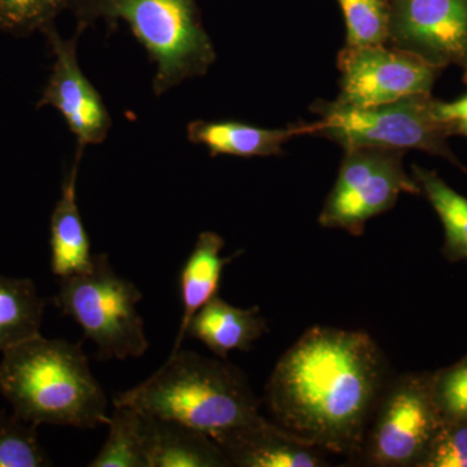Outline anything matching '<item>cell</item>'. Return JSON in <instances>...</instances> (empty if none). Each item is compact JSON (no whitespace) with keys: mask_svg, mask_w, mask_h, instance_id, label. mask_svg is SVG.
Listing matches in <instances>:
<instances>
[{"mask_svg":"<svg viewBox=\"0 0 467 467\" xmlns=\"http://www.w3.org/2000/svg\"><path fill=\"white\" fill-rule=\"evenodd\" d=\"M405 150L350 147L318 223L361 236L368 221L395 207L401 193L420 195V184L404 168Z\"/></svg>","mask_w":467,"mask_h":467,"instance_id":"obj_8","label":"cell"},{"mask_svg":"<svg viewBox=\"0 0 467 467\" xmlns=\"http://www.w3.org/2000/svg\"><path fill=\"white\" fill-rule=\"evenodd\" d=\"M411 175L441 218L445 259L451 263L467 261V198L451 189L434 171L413 164Z\"/></svg>","mask_w":467,"mask_h":467,"instance_id":"obj_19","label":"cell"},{"mask_svg":"<svg viewBox=\"0 0 467 467\" xmlns=\"http://www.w3.org/2000/svg\"><path fill=\"white\" fill-rule=\"evenodd\" d=\"M436 113L441 121L451 125L453 133L454 126L467 124V95L451 103L436 100Z\"/></svg>","mask_w":467,"mask_h":467,"instance_id":"obj_26","label":"cell"},{"mask_svg":"<svg viewBox=\"0 0 467 467\" xmlns=\"http://www.w3.org/2000/svg\"><path fill=\"white\" fill-rule=\"evenodd\" d=\"M389 45L445 69L467 85V0H389Z\"/></svg>","mask_w":467,"mask_h":467,"instance_id":"obj_10","label":"cell"},{"mask_svg":"<svg viewBox=\"0 0 467 467\" xmlns=\"http://www.w3.org/2000/svg\"><path fill=\"white\" fill-rule=\"evenodd\" d=\"M230 465L238 467L327 466L326 451L259 416L212 435Z\"/></svg>","mask_w":467,"mask_h":467,"instance_id":"obj_12","label":"cell"},{"mask_svg":"<svg viewBox=\"0 0 467 467\" xmlns=\"http://www.w3.org/2000/svg\"><path fill=\"white\" fill-rule=\"evenodd\" d=\"M346 20V46L389 45V0H337Z\"/></svg>","mask_w":467,"mask_h":467,"instance_id":"obj_22","label":"cell"},{"mask_svg":"<svg viewBox=\"0 0 467 467\" xmlns=\"http://www.w3.org/2000/svg\"><path fill=\"white\" fill-rule=\"evenodd\" d=\"M442 422L432 393L431 373L393 378L380 396L353 461L364 466L420 467Z\"/></svg>","mask_w":467,"mask_h":467,"instance_id":"obj_7","label":"cell"},{"mask_svg":"<svg viewBox=\"0 0 467 467\" xmlns=\"http://www.w3.org/2000/svg\"><path fill=\"white\" fill-rule=\"evenodd\" d=\"M48 303L33 279L0 275V353L42 335Z\"/></svg>","mask_w":467,"mask_h":467,"instance_id":"obj_18","label":"cell"},{"mask_svg":"<svg viewBox=\"0 0 467 467\" xmlns=\"http://www.w3.org/2000/svg\"><path fill=\"white\" fill-rule=\"evenodd\" d=\"M38 426L0 409V467L52 466L38 439Z\"/></svg>","mask_w":467,"mask_h":467,"instance_id":"obj_21","label":"cell"},{"mask_svg":"<svg viewBox=\"0 0 467 467\" xmlns=\"http://www.w3.org/2000/svg\"><path fill=\"white\" fill-rule=\"evenodd\" d=\"M312 134L310 124L265 129L239 121H204L196 119L187 125V140L207 147L211 156L267 158L282 155V147L292 138Z\"/></svg>","mask_w":467,"mask_h":467,"instance_id":"obj_14","label":"cell"},{"mask_svg":"<svg viewBox=\"0 0 467 467\" xmlns=\"http://www.w3.org/2000/svg\"><path fill=\"white\" fill-rule=\"evenodd\" d=\"M0 393L17 417L38 427L91 430L109 422V398L81 342L39 335L5 350Z\"/></svg>","mask_w":467,"mask_h":467,"instance_id":"obj_2","label":"cell"},{"mask_svg":"<svg viewBox=\"0 0 467 467\" xmlns=\"http://www.w3.org/2000/svg\"><path fill=\"white\" fill-rule=\"evenodd\" d=\"M453 135H462V137L467 138V124L454 126L453 128Z\"/></svg>","mask_w":467,"mask_h":467,"instance_id":"obj_27","label":"cell"},{"mask_svg":"<svg viewBox=\"0 0 467 467\" xmlns=\"http://www.w3.org/2000/svg\"><path fill=\"white\" fill-rule=\"evenodd\" d=\"M340 92L337 101L374 107L413 95H431L441 67L393 46H344L337 57Z\"/></svg>","mask_w":467,"mask_h":467,"instance_id":"obj_9","label":"cell"},{"mask_svg":"<svg viewBox=\"0 0 467 467\" xmlns=\"http://www.w3.org/2000/svg\"><path fill=\"white\" fill-rule=\"evenodd\" d=\"M69 11L84 29L103 20L113 30L124 21L155 63L156 97L207 75L216 61L196 0H73Z\"/></svg>","mask_w":467,"mask_h":467,"instance_id":"obj_4","label":"cell"},{"mask_svg":"<svg viewBox=\"0 0 467 467\" xmlns=\"http://www.w3.org/2000/svg\"><path fill=\"white\" fill-rule=\"evenodd\" d=\"M142 299L137 285L116 272L109 254H97L85 272L58 278L50 303L97 346L95 358L122 361L142 358L150 348L144 319L138 312Z\"/></svg>","mask_w":467,"mask_h":467,"instance_id":"obj_5","label":"cell"},{"mask_svg":"<svg viewBox=\"0 0 467 467\" xmlns=\"http://www.w3.org/2000/svg\"><path fill=\"white\" fill-rule=\"evenodd\" d=\"M142 434L149 467L232 466L211 436L183 423L142 414Z\"/></svg>","mask_w":467,"mask_h":467,"instance_id":"obj_13","label":"cell"},{"mask_svg":"<svg viewBox=\"0 0 467 467\" xmlns=\"http://www.w3.org/2000/svg\"><path fill=\"white\" fill-rule=\"evenodd\" d=\"M82 153L84 147L78 146L75 162L64 180L60 199L51 214L50 266L52 275L57 278L85 272L94 259L90 238L77 202V178Z\"/></svg>","mask_w":467,"mask_h":467,"instance_id":"obj_15","label":"cell"},{"mask_svg":"<svg viewBox=\"0 0 467 467\" xmlns=\"http://www.w3.org/2000/svg\"><path fill=\"white\" fill-rule=\"evenodd\" d=\"M267 330L259 306L238 308L217 295L193 316L186 337L199 340L218 358L227 359L234 350H250Z\"/></svg>","mask_w":467,"mask_h":467,"instance_id":"obj_16","label":"cell"},{"mask_svg":"<svg viewBox=\"0 0 467 467\" xmlns=\"http://www.w3.org/2000/svg\"><path fill=\"white\" fill-rule=\"evenodd\" d=\"M387 368L370 335L313 326L273 368L267 410L291 434L353 461L389 382Z\"/></svg>","mask_w":467,"mask_h":467,"instance_id":"obj_1","label":"cell"},{"mask_svg":"<svg viewBox=\"0 0 467 467\" xmlns=\"http://www.w3.org/2000/svg\"><path fill=\"white\" fill-rule=\"evenodd\" d=\"M310 110L318 116L312 122V134L321 135L342 149L416 150L447 160L467 171L454 155L450 142L451 125L436 113L431 95H413L374 107H350L339 101L317 100Z\"/></svg>","mask_w":467,"mask_h":467,"instance_id":"obj_6","label":"cell"},{"mask_svg":"<svg viewBox=\"0 0 467 467\" xmlns=\"http://www.w3.org/2000/svg\"><path fill=\"white\" fill-rule=\"evenodd\" d=\"M432 393L445 420H467V355L431 373Z\"/></svg>","mask_w":467,"mask_h":467,"instance_id":"obj_24","label":"cell"},{"mask_svg":"<svg viewBox=\"0 0 467 467\" xmlns=\"http://www.w3.org/2000/svg\"><path fill=\"white\" fill-rule=\"evenodd\" d=\"M113 404L192 427L209 436L261 416L260 401L241 368L183 348Z\"/></svg>","mask_w":467,"mask_h":467,"instance_id":"obj_3","label":"cell"},{"mask_svg":"<svg viewBox=\"0 0 467 467\" xmlns=\"http://www.w3.org/2000/svg\"><path fill=\"white\" fill-rule=\"evenodd\" d=\"M84 27L78 26L73 38L66 39L57 27H46L42 34L47 41L54 66L36 109L52 107L66 119L76 135L78 146L103 143L112 128V119L99 92L82 72L77 58V43Z\"/></svg>","mask_w":467,"mask_h":467,"instance_id":"obj_11","label":"cell"},{"mask_svg":"<svg viewBox=\"0 0 467 467\" xmlns=\"http://www.w3.org/2000/svg\"><path fill=\"white\" fill-rule=\"evenodd\" d=\"M73 0H0V32L24 38L55 26Z\"/></svg>","mask_w":467,"mask_h":467,"instance_id":"obj_23","label":"cell"},{"mask_svg":"<svg viewBox=\"0 0 467 467\" xmlns=\"http://www.w3.org/2000/svg\"><path fill=\"white\" fill-rule=\"evenodd\" d=\"M223 248H225V241L220 234L213 232L199 234L192 254H189L181 270L180 290L183 312L180 330L175 337L171 353L182 348L187 327L193 316L205 304L217 296L223 269L236 257L241 256L242 252H235L232 256L223 257L221 252Z\"/></svg>","mask_w":467,"mask_h":467,"instance_id":"obj_17","label":"cell"},{"mask_svg":"<svg viewBox=\"0 0 467 467\" xmlns=\"http://www.w3.org/2000/svg\"><path fill=\"white\" fill-rule=\"evenodd\" d=\"M109 432L90 467H149L144 451L142 414L128 405L113 404Z\"/></svg>","mask_w":467,"mask_h":467,"instance_id":"obj_20","label":"cell"},{"mask_svg":"<svg viewBox=\"0 0 467 467\" xmlns=\"http://www.w3.org/2000/svg\"><path fill=\"white\" fill-rule=\"evenodd\" d=\"M420 467H467V420H445Z\"/></svg>","mask_w":467,"mask_h":467,"instance_id":"obj_25","label":"cell"}]
</instances>
